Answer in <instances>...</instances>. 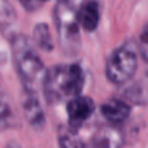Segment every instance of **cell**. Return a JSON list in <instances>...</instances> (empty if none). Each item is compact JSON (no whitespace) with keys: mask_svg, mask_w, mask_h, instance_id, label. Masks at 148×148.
<instances>
[{"mask_svg":"<svg viewBox=\"0 0 148 148\" xmlns=\"http://www.w3.org/2000/svg\"><path fill=\"white\" fill-rule=\"evenodd\" d=\"M10 40V49L16 70L25 92L38 94L43 87L47 69L33 46V40L23 34H14Z\"/></svg>","mask_w":148,"mask_h":148,"instance_id":"obj_1","label":"cell"},{"mask_svg":"<svg viewBox=\"0 0 148 148\" xmlns=\"http://www.w3.org/2000/svg\"><path fill=\"white\" fill-rule=\"evenodd\" d=\"M83 86V69L78 64H65L47 70L42 90L48 104H57L81 95Z\"/></svg>","mask_w":148,"mask_h":148,"instance_id":"obj_2","label":"cell"},{"mask_svg":"<svg viewBox=\"0 0 148 148\" xmlns=\"http://www.w3.org/2000/svg\"><path fill=\"white\" fill-rule=\"evenodd\" d=\"M83 0H57L53 9L59 43L66 55L78 53L81 48L79 7Z\"/></svg>","mask_w":148,"mask_h":148,"instance_id":"obj_3","label":"cell"},{"mask_svg":"<svg viewBox=\"0 0 148 148\" xmlns=\"http://www.w3.org/2000/svg\"><path fill=\"white\" fill-rule=\"evenodd\" d=\"M138 68L136 48L131 43H125L112 52L105 65L107 78L114 84H125L134 77Z\"/></svg>","mask_w":148,"mask_h":148,"instance_id":"obj_4","label":"cell"},{"mask_svg":"<svg viewBox=\"0 0 148 148\" xmlns=\"http://www.w3.org/2000/svg\"><path fill=\"white\" fill-rule=\"evenodd\" d=\"M95 112V103L90 96L77 95L68 100L66 113L69 118V127L73 130L79 129Z\"/></svg>","mask_w":148,"mask_h":148,"instance_id":"obj_5","label":"cell"},{"mask_svg":"<svg viewBox=\"0 0 148 148\" xmlns=\"http://www.w3.org/2000/svg\"><path fill=\"white\" fill-rule=\"evenodd\" d=\"M23 114L26 121L35 130H40L46 125V114H44L42 103L38 97V94L25 92V99L22 101Z\"/></svg>","mask_w":148,"mask_h":148,"instance_id":"obj_6","label":"cell"},{"mask_svg":"<svg viewBox=\"0 0 148 148\" xmlns=\"http://www.w3.org/2000/svg\"><path fill=\"white\" fill-rule=\"evenodd\" d=\"M100 112L108 122L117 126L123 123L129 118L131 113V108L126 103V100L112 99L100 107Z\"/></svg>","mask_w":148,"mask_h":148,"instance_id":"obj_7","label":"cell"},{"mask_svg":"<svg viewBox=\"0 0 148 148\" xmlns=\"http://www.w3.org/2000/svg\"><path fill=\"white\" fill-rule=\"evenodd\" d=\"M100 21V7L96 0H83L79 7V22L83 30L92 33Z\"/></svg>","mask_w":148,"mask_h":148,"instance_id":"obj_8","label":"cell"},{"mask_svg":"<svg viewBox=\"0 0 148 148\" xmlns=\"http://www.w3.org/2000/svg\"><path fill=\"white\" fill-rule=\"evenodd\" d=\"M17 13L10 0H0V34L10 39L17 34Z\"/></svg>","mask_w":148,"mask_h":148,"instance_id":"obj_9","label":"cell"},{"mask_svg":"<svg viewBox=\"0 0 148 148\" xmlns=\"http://www.w3.org/2000/svg\"><path fill=\"white\" fill-rule=\"evenodd\" d=\"M125 97L127 101L134 104L143 105L148 103V73L140 81L133 83L125 91Z\"/></svg>","mask_w":148,"mask_h":148,"instance_id":"obj_10","label":"cell"},{"mask_svg":"<svg viewBox=\"0 0 148 148\" xmlns=\"http://www.w3.org/2000/svg\"><path fill=\"white\" fill-rule=\"evenodd\" d=\"M33 43L36 47L46 52H51L53 49L51 30L47 23H38L33 30Z\"/></svg>","mask_w":148,"mask_h":148,"instance_id":"obj_11","label":"cell"},{"mask_svg":"<svg viewBox=\"0 0 148 148\" xmlns=\"http://www.w3.org/2000/svg\"><path fill=\"white\" fill-rule=\"evenodd\" d=\"M59 146L60 148H88L82 138L77 134V130L73 129H62L59 134Z\"/></svg>","mask_w":148,"mask_h":148,"instance_id":"obj_12","label":"cell"},{"mask_svg":"<svg viewBox=\"0 0 148 148\" xmlns=\"http://www.w3.org/2000/svg\"><path fill=\"white\" fill-rule=\"evenodd\" d=\"M13 121V113L8 104L7 99L3 96V91L0 88V133L7 130Z\"/></svg>","mask_w":148,"mask_h":148,"instance_id":"obj_13","label":"cell"},{"mask_svg":"<svg viewBox=\"0 0 148 148\" xmlns=\"http://www.w3.org/2000/svg\"><path fill=\"white\" fill-rule=\"evenodd\" d=\"M139 52L144 61L148 62V23L143 27L139 38Z\"/></svg>","mask_w":148,"mask_h":148,"instance_id":"obj_14","label":"cell"},{"mask_svg":"<svg viewBox=\"0 0 148 148\" xmlns=\"http://www.w3.org/2000/svg\"><path fill=\"white\" fill-rule=\"evenodd\" d=\"M20 4L25 8L27 12H35L39 8H42V5L47 1V0H18Z\"/></svg>","mask_w":148,"mask_h":148,"instance_id":"obj_15","label":"cell"},{"mask_svg":"<svg viewBox=\"0 0 148 148\" xmlns=\"http://www.w3.org/2000/svg\"><path fill=\"white\" fill-rule=\"evenodd\" d=\"M47 1H49V0H47ZM56 1H57V0H56Z\"/></svg>","mask_w":148,"mask_h":148,"instance_id":"obj_16","label":"cell"}]
</instances>
